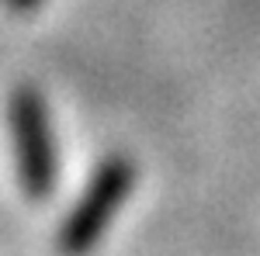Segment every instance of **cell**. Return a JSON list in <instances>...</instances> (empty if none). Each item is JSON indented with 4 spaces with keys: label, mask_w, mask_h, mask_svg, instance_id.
<instances>
[{
    "label": "cell",
    "mask_w": 260,
    "mask_h": 256,
    "mask_svg": "<svg viewBox=\"0 0 260 256\" xmlns=\"http://www.w3.org/2000/svg\"><path fill=\"white\" fill-rule=\"evenodd\" d=\"M136 184V166L125 156H115L108 163H101V170L94 173L90 187L83 191L80 204L73 208V215L66 218L59 236V249L66 256H83L98 246V239L104 236L108 222L118 215L121 201L128 197Z\"/></svg>",
    "instance_id": "1"
},
{
    "label": "cell",
    "mask_w": 260,
    "mask_h": 256,
    "mask_svg": "<svg viewBox=\"0 0 260 256\" xmlns=\"http://www.w3.org/2000/svg\"><path fill=\"white\" fill-rule=\"evenodd\" d=\"M11 135L18 156V177L28 197H45L56 180V153L49 132V111L35 87H18L11 94Z\"/></svg>",
    "instance_id": "2"
},
{
    "label": "cell",
    "mask_w": 260,
    "mask_h": 256,
    "mask_svg": "<svg viewBox=\"0 0 260 256\" xmlns=\"http://www.w3.org/2000/svg\"><path fill=\"white\" fill-rule=\"evenodd\" d=\"M4 4H7L11 11H18V14H28V11H35V7H39L42 0H4Z\"/></svg>",
    "instance_id": "3"
}]
</instances>
